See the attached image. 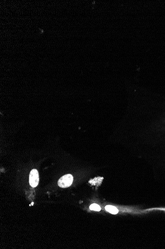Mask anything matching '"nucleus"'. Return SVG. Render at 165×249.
I'll return each instance as SVG.
<instances>
[{
	"mask_svg": "<svg viewBox=\"0 0 165 249\" xmlns=\"http://www.w3.org/2000/svg\"><path fill=\"white\" fill-rule=\"evenodd\" d=\"M73 177L71 174H67L62 176L58 181V184L61 188L69 187L72 184Z\"/></svg>",
	"mask_w": 165,
	"mask_h": 249,
	"instance_id": "nucleus-1",
	"label": "nucleus"
},
{
	"mask_svg": "<svg viewBox=\"0 0 165 249\" xmlns=\"http://www.w3.org/2000/svg\"><path fill=\"white\" fill-rule=\"evenodd\" d=\"M39 182V176L38 170L33 169L29 175V184L32 187H35L38 186Z\"/></svg>",
	"mask_w": 165,
	"mask_h": 249,
	"instance_id": "nucleus-2",
	"label": "nucleus"
},
{
	"mask_svg": "<svg viewBox=\"0 0 165 249\" xmlns=\"http://www.w3.org/2000/svg\"><path fill=\"white\" fill-rule=\"evenodd\" d=\"M105 208V210L113 214H117L118 213V210L117 208L116 207L113 206H106Z\"/></svg>",
	"mask_w": 165,
	"mask_h": 249,
	"instance_id": "nucleus-3",
	"label": "nucleus"
},
{
	"mask_svg": "<svg viewBox=\"0 0 165 249\" xmlns=\"http://www.w3.org/2000/svg\"><path fill=\"white\" fill-rule=\"evenodd\" d=\"M89 208L92 210L96 211H99L101 210V208L98 204H92Z\"/></svg>",
	"mask_w": 165,
	"mask_h": 249,
	"instance_id": "nucleus-4",
	"label": "nucleus"
}]
</instances>
